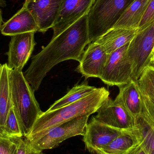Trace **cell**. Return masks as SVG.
<instances>
[{
	"label": "cell",
	"mask_w": 154,
	"mask_h": 154,
	"mask_svg": "<svg viewBox=\"0 0 154 154\" xmlns=\"http://www.w3.org/2000/svg\"><path fill=\"white\" fill-rule=\"evenodd\" d=\"M90 43L88 14L51 39L46 47L32 57L23 74L25 79L34 91H37L42 80L55 66L69 60L79 62L84 48Z\"/></svg>",
	"instance_id": "1"
},
{
	"label": "cell",
	"mask_w": 154,
	"mask_h": 154,
	"mask_svg": "<svg viewBox=\"0 0 154 154\" xmlns=\"http://www.w3.org/2000/svg\"><path fill=\"white\" fill-rule=\"evenodd\" d=\"M109 95V91L104 87L97 88L82 99L51 112H43L26 137L33 142L53 127L78 117L96 113Z\"/></svg>",
	"instance_id": "2"
},
{
	"label": "cell",
	"mask_w": 154,
	"mask_h": 154,
	"mask_svg": "<svg viewBox=\"0 0 154 154\" xmlns=\"http://www.w3.org/2000/svg\"><path fill=\"white\" fill-rule=\"evenodd\" d=\"M10 84L12 107L22 134L26 137L43 112L22 71L10 69Z\"/></svg>",
	"instance_id": "3"
},
{
	"label": "cell",
	"mask_w": 154,
	"mask_h": 154,
	"mask_svg": "<svg viewBox=\"0 0 154 154\" xmlns=\"http://www.w3.org/2000/svg\"><path fill=\"white\" fill-rule=\"evenodd\" d=\"M135 0H96L88 14L90 43L113 29Z\"/></svg>",
	"instance_id": "4"
},
{
	"label": "cell",
	"mask_w": 154,
	"mask_h": 154,
	"mask_svg": "<svg viewBox=\"0 0 154 154\" xmlns=\"http://www.w3.org/2000/svg\"><path fill=\"white\" fill-rule=\"evenodd\" d=\"M154 48V20L143 29H138L129 42L127 55L132 64V79L137 81L145 69L149 66Z\"/></svg>",
	"instance_id": "5"
},
{
	"label": "cell",
	"mask_w": 154,
	"mask_h": 154,
	"mask_svg": "<svg viewBox=\"0 0 154 154\" xmlns=\"http://www.w3.org/2000/svg\"><path fill=\"white\" fill-rule=\"evenodd\" d=\"M90 115L78 117L53 127L31 142L40 150L53 149L68 138L84 135Z\"/></svg>",
	"instance_id": "6"
},
{
	"label": "cell",
	"mask_w": 154,
	"mask_h": 154,
	"mask_svg": "<svg viewBox=\"0 0 154 154\" xmlns=\"http://www.w3.org/2000/svg\"><path fill=\"white\" fill-rule=\"evenodd\" d=\"M129 43L108 55L99 78L108 86L119 87L132 80V64L127 55Z\"/></svg>",
	"instance_id": "7"
},
{
	"label": "cell",
	"mask_w": 154,
	"mask_h": 154,
	"mask_svg": "<svg viewBox=\"0 0 154 154\" xmlns=\"http://www.w3.org/2000/svg\"><path fill=\"white\" fill-rule=\"evenodd\" d=\"M93 119L111 127L127 130L133 128L137 120L115 100L109 97L97 111Z\"/></svg>",
	"instance_id": "8"
},
{
	"label": "cell",
	"mask_w": 154,
	"mask_h": 154,
	"mask_svg": "<svg viewBox=\"0 0 154 154\" xmlns=\"http://www.w3.org/2000/svg\"><path fill=\"white\" fill-rule=\"evenodd\" d=\"M34 32L11 36L9 45L7 66L11 69L22 71L36 44Z\"/></svg>",
	"instance_id": "9"
},
{
	"label": "cell",
	"mask_w": 154,
	"mask_h": 154,
	"mask_svg": "<svg viewBox=\"0 0 154 154\" xmlns=\"http://www.w3.org/2000/svg\"><path fill=\"white\" fill-rule=\"evenodd\" d=\"M96 0H63L58 16L52 27V38L89 13Z\"/></svg>",
	"instance_id": "10"
},
{
	"label": "cell",
	"mask_w": 154,
	"mask_h": 154,
	"mask_svg": "<svg viewBox=\"0 0 154 154\" xmlns=\"http://www.w3.org/2000/svg\"><path fill=\"white\" fill-rule=\"evenodd\" d=\"M63 0H25L24 6L33 16L38 32L44 33L52 28L58 16Z\"/></svg>",
	"instance_id": "11"
},
{
	"label": "cell",
	"mask_w": 154,
	"mask_h": 154,
	"mask_svg": "<svg viewBox=\"0 0 154 154\" xmlns=\"http://www.w3.org/2000/svg\"><path fill=\"white\" fill-rule=\"evenodd\" d=\"M124 131L100 123L92 117L85 128L82 140L88 152H94L108 145Z\"/></svg>",
	"instance_id": "12"
},
{
	"label": "cell",
	"mask_w": 154,
	"mask_h": 154,
	"mask_svg": "<svg viewBox=\"0 0 154 154\" xmlns=\"http://www.w3.org/2000/svg\"><path fill=\"white\" fill-rule=\"evenodd\" d=\"M108 55L100 45L91 42L84 50L76 71L86 79L99 78Z\"/></svg>",
	"instance_id": "13"
},
{
	"label": "cell",
	"mask_w": 154,
	"mask_h": 154,
	"mask_svg": "<svg viewBox=\"0 0 154 154\" xmlns=\"http://www.w3.org/2000/svg\"><path fill=\"white\" fill-rule=\"evenodd\" d=\"M35 19L30 12L23 6L14 15L3 23L1 32L4 36H14L26 32H38Z\"/></svg>",
	"instance_id": "14"
},
{
	"label": "cell",
	"mask_w": 154,
	"mask_h": 154,
	"mask_svg": "<svg viewBox=\"0 0 154 154\" xmlns=\"http://www.w3.org/2000/svg\"><path fill=\"white\" fill-rule=\"evenodd\" d=\"M119 88V93L115 99L129 114L137 120L142 112V100L138 86L135 81L131 80Z\"/></svg>",
	"instance_id": "15"
},
{
	"label": "cell",
	"mask_w": 154,
	"mask_h": 154,
	"mask_svg": "<svg viewBox=\"0 0 154 154\" xmlns=\"http://www.w3.org/2000/svg\"><path fill=\"white\" fill-rule=\"evenodd\" d=\"M138 30L112 29L94 42L101 46L106 53L109 55L130 42L136 35Z\"/></svg>",
	"instance_id": "16"
},
{
	"label": "cell",
	"mask_w": 154,
	"mask_h": 154,
	"mask_svg": "<svg viewBox=\"0 0 154 154\" xmlns=\"http://www.w3.org/2000/svg\"><path fill=\"white\" fill-rule=\"evenodd\" d=\"M132 134L146 154H154V120L142 113Z\"/></svg>",
	"instance_id": "17"
},
{
	"label": "cell",
	"mask_w": 154,
	"mask_h": 154,
	"mask_svg": "<svg viewBox=\"0 0 154 154\" xmlns=\"http://www.w3.org/2000/svg\"><path fill=\"white\" fill-rule=\"evenodd\" d=\"M151 0H135L124 13L113 29H138Z\"/></svg>",
	"instance_id": "18"
},
{
	"label": "cell",
	"mask_w": 154,
	"mask_h": 154,
	"mask_svg": "<svg viewBox=\"0 0 154 154\" xmlns=\"http://www.w3.org/2000/svg\"><path fill=\"white\" fill-rule=\"evenodd\" d=\"M10 69L6 63L0 65V135L12 107L10 84Z\"/></svg>",
	"instance_id": "19"
},
{
	"label": "cell",
	"mask_w": 154,
	"mask_h": 154,
	"mask_svg": "<svg viewBox=\"0 0 154 154\" xmlns=\"http://www.w3.org/2000/svg\"><path fill=\"white\" fill-rule=\"evenodd\" d=\"M97 88L83 83L76 85L63 97L55 101L46 112H49L74 103L89 95Z\"/></svg>",
	"instance_id": "20"
},
{
	"label": "cell",
	"mask_w": 154,
	"mask_h": 154,
	"mask_svg": "<svg viewBox=\"0 0 154 154\" xmlns=\"http://www.w3.org/2000/svg\"><path fill=\"white\" fill-rule=\"evenodd\" d=\"M132 128L123 131L108 145L96 152L101 154H126L135 143Z\"/></svg>",
	"instance_id": "21"
},
{
	"label": "cell",
	"mask_w": 154,
	"mask_h": 154,
	"mask_svg": "<svg viewBox=\"0 0 154 154\" xmlns=\"http://www.w3.org/2000/svg\"><path fill=\"white\" fill-rule=\"evenodd\" d=\"M136 82L140 93L154 102V68L151 66L146 67Z\"/></svg>",
	"instance_id": "22"
},
{
	"label": "cell",
	"mask_w": 154,
	"mask_h": 154,
	"mask_svg": "<svg viewBox=\"0 0 154 154\" xmlns=\"http://www.w3.org/2000/svg\"><path fill=\"white\" fill-rule=\"evenodd\" d=\"M2 136L10 138L23 137L13 107L11 109L6 119Z\"/></svg>",
	"instance_id": "23"
},
{
	"label": "cell",
	"mask_w": 154,
	"mask_h": 154,
	"mask_svg": "<svg viewBox=\"0 0 154 154\" xmlns=\"http://www.w3.org/2000/svg\"><path fill=\"white\" fill-rule=\"evenodd\" d=\"M16 139L17 154H42V151L36 147L27 137H23Z\"/></svg>",
	"instance_id": "24"
},
{
	"label": "cell",
	"mask_w": 154,
	"mask_h": 154,
	"mask_svg": "<svg viewBox=\"0 0 154 154\" xmlns=\"http://www.w3.org/2000/svg\"><path fill=\"white\" fill-rule=\"evenodd\" d=\"M16 138H10L0 135V154H17Z\"/></svg>",
	"instance_id": "25"
},
{
	"label": "cell",
	"mask_w": 154,
	"mask_h": 154,
	"mask_svg": "<svg viewBox=\"0 0 154 154\" xmlns=\"http://www.w3.org/2000/svg\"><path fill=\"white\" fill-rule=\"evenodd\" d=\"M154 20V0H151L140 23L138 29L147 26Z\"/></svg>",
	"instance_id": "26"
},
{
	"label": "cell",
	"mask_w": 154,
	"mask_h": 154,
	"mask_svg": "<svg viewBox=\"0 0 154 154\" xmlns=\"http://www.w3.org/2000/svg\"><path fill=\"white\" fill-rule=\"evenodd\" d=\"M142 100V112L154 120V102L148 97L140 93Z\"/></svg>",
	"instance_id": "27"
},
{
	"label": "cell",
	"mask_w": 154,
	"mask_h": 154,
	"mask_svg": "<svg viewBox=\"0 0 154 154\" xmlns=\"http://www.w3.org/2000/svg\"><path fill=\"white\" fill-rule=\"evenodd\" d=\"M135 139L134 144L126 154H146L139 142L135 138Z\"/></svg>",
	"instance_id": "28"
},
{
	"label": "cell",
	"mask_w": 154,
	"mask_h": 154,
	"mask_svg": "<svg viewBox=\"0 0 154 154\" xmlns=\"http://www.w3.org/2000/svg\"><path fill=\"white\" fill-rule=\"evenodd\" d=\"M149 66H152L154 68V48L151 54L150 59V64Z\"/></svg>",
	"instance_id": "29"
},
{
	"label": "cell",
	"mask_w": 154,
	"mask_h": 154,
	"mask_svg": "<svg viewBox=\"0 0 154 154\" xmlns=\"http://www.w3.org/2000/svg\"><path fill=\"white\" fill-rule=\"evenodd\" d=\"M2 12V9H0V30L2 25L3 23Z\"/></svg>",
	"instance_id": "30"
},
{
	"label": "cell",
	"mask_w": 154,
	"mask_h": 154,
	"mask_svg": "<svg viewBox=\"0 0 154 154\" xmlns=\"http://www.w3.org/2000/svg\"><path fill=\"white\" fill-rule=\"evenodd\" d=\"M91 153V154H101L98 152H94Z\"/></svg>",
	"instance_id": "31"
}]
</instances>
